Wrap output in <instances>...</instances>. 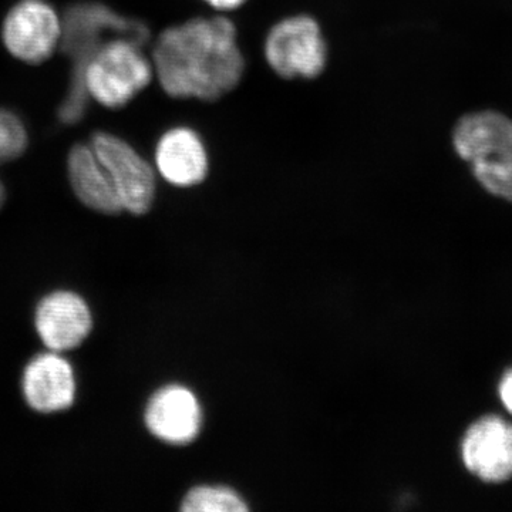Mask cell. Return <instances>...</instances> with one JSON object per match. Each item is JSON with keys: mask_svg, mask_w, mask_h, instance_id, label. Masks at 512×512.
<instances>
[{"mask_svg": "<svg viewBox=\"0 0 512 512\" xmlns=\"http://www.w3.org/2000/svg\"><path fill=\"white\" fill-rule=\"evenodd\" d=\"M184 512H245L248 505L234 490L217 485H202L185 495Z\"/></svg>", "mask_w": 512, "mask_h": 512, "instance_id": "14", "label": "cell"}, {"mask_svg": "<svg viewBox=\"0 0 512 512\" xmlns=\"http://www.w3.org/2000/svg\"><path fill=\"white\" fill-rule=\"evenodd\" d=\"M202 2L207 3L210 8L217 10V12L227 13L241 9L242 6L247 5L248 0H202Z\"/></svg>", "mask_w": 512, "mask_h": 512, "instance_id": "17", "label": "cell"}, {"mask_svg": "<svg viewBox=\"0 0 512 512\" xmlns=\"http://www.w3.org/2000/svg\"><path fill=\"white\" fill-rule=\"evenodd\" d=\"M154 163L158 174L178 188L204 183L210 173V154L204 138L187 126L165 131L158 140Z\"/></svg>", "mask_w": 512, "mask_h": 512, "instance_id": "10", "label": "cell"}, {"mask_svg": "<svg viewBox=\"0 0 512 512\" xmlns=\"http://www.w3.org/2000/svg\"><path fill=\"white\" fill-rule=\"evenodd\" d=\"M461 458L483 483L512 480V423L495 414L474 421L461 441Z\"/></svg>", "mask_w": 512, "mask_h": 512, "instance_id": "8", "label": "cell"}, {"mask_svg": "<svg viewBox=\"0 0 512 512\" xmlns=\"http://www.w3.org/2000/svg\"><path fill=\"white\" fill-rule=\"evenodd\" d=\"M62 18L45 0H20L2 25V40L20 62H46L59 49Z\"/></svg>", "mask_w": 512, "mask_h": 512, "instance_id": "7", "label": "cell"}, {"mask_svg": "<svg viewBox=\"0 0 512 512\" xmlns=\"http://www.w3.org/2000/svg\"><path fill=\"white\" fill-rule=\"evenodd\" d=\"M113 37H126L146 46L151 30L141 20L120 15L99 2L74 3L63 13L59 49L70 62V77L57 117L66 126H74L86 116L90 99L84 89V70L97 50Z\"/></svg>", "mask_w": 512, "mask_h": 512, "instance_id": "2", "label": "cell"}, {"mask_svg": "<svg viewBox=\"0 0 512 512\" xmlns=\"http://www.w3.org/2000/svg\"><path fill=\"white\" fill-rule=\"evenodd\" d=\"M453 147L485 190L512 202L511 119L495 111L467 114L454 127Z\"/></svg>", "mask_w": 512, "mask_h": 512, "instance_id": "3", "label": "cell"}, {"mask_svg": "<svg viewBox=\"0 0 512 512\" xmlns=\"http://www.w3.org/2000/svg\"><path fill=\"white\" fill-rule=\"evenodd\" d=\"M23 394L36 412L56 413L69 409L76 397L72 366L57 352L36 356L23 373Z\"/></svg>", "mask_w": 512, "mask_h": 512, "instance_id": "12", "label": "cell"}, {"mask_svg": "<svg viewBox=\"0 0 512 512\" xmlns=\"http://www.w3.org/2000/svg\"><path fill=\"white\" fill-rule=\"evenodd\" d=\"M150 59L163 92L178 100L215 103L234 92L247 72L237 25L225 15L164 29Z\"/></svg>", "mask_w": 512, "mask_h": 512, "instance_id": "1", "label": "cell"}, {"mask_svg": "<svg viewBox=\"0 0 512 512\" xmlns=\"http://www.w3.org/2000/svg\"><path fill=\"white\" fill-rule=\"evenodd\" d=\"M67 175L74 194L90 210L107 215L123 211L109 174L90 144L70 148Z\"/></svg>", "mask_w": 512, "mask_h": 512, "instance_id": "13", "label": "cell"}, {"mask_svg": "<svg viewBox=\"0 0 512 512\" xmlns=\"http://www.w3.org/2000/svg\"><path fill=\"white\" fill-rule=\"evenodd\" d=\"M264 57L281 79H319L328 69L329 47L318 19L308 13L279 19L266 32Z\"/></svg>", "mask_w": 512, "mask_h": 512, "instance_id": "5", "label": "cell"}, {"mask_svg": "<svg viewBox=\"0 0 512 512\" xmlns=\"http://www.w3.org/2000/svg\"><path fill=\"white\" fill-rule=\"evenodd\" d=\"M498 396H500L505 410L512 417V369L501 377L500 384H498Z\"/></svg>", "mask_w": 512, "mask_h": 512, "instance_id": "16", "label": "cell"}, {"mask_svg": "<svg viewBox=\"0 0 512 512\" xmlns=\"http://www.w3.org/2000/svg\"><path fill=\"white\" fill-rule=\"evenodd\" d=\"M6 202V188L5 185H3L2 180H0V210H2L3 205H5Z\"/></svg>", "mask_w": 512, "mask_h": 512, "instance_id": "18", "label": "cell"}, {"mask_svg": "<svg viewBox=\"0 0 512 512\" xmlns=\"http://www.w3.org/2000/svg\"><path fill=\"white\" fill-rule=\"evenodd\" d=\"M94 153L109 174L123 211L147 214L156 200L157 178L153 165L123 138L97 131L90 140Z\"/></svg>", "mask_w": 512, "mask_h": 512, "instance_id": "6", "label": "cell"}, {"mask_svg": "<svg viewBox=\"0 0 512 512\" xmlns=\"http://www.w3.org/2000/svg\"><path fill=\"white\" fill-rule=\"evenodd\" d=\"M200 403L191 390L167 386L158 390L146 410L148 430L168 444H188L200 433Z\"/></svg>", "mask_w": 512, "mask_h": 512, "instance_id": "11", "label": "cell"}, {"mask_svg": "<svg viewBox=\"0 0 512 512\" xmlns=\"http://www.w3.org/2000/svg\"><path fill=\"white\" fill-rule=\"evenodd\" d=\"M28 146V130L18 114L0 109V165L18 160Z\"/></svg>", "mask_w": 512, "mask_h": 512, "instance_id": "15", "label": "cell"}, {"mask_svg": "<svg viewBox=\"0 0 512 512\" xmlns=\"http://www.w3.org/2000/svg\"><path fill=\"white\" fill-rule=\"evenodd\" d=\"M143 49L126 37L107 40L84 70L89 99L111 110L136 99L154 79L153 63Z\"/></svg>", "mask_w": 512, "mask_h": 512, "instance_id": "4", "label": "cell"}, {"mask_svg": "<svg viewBox=\"0 0 512 512\" xmlns=\"http://www.w3.org/2000/svg\"><path fill=\"white\" fill-rule=\"evenodd\" d=\"M36 330L50 352H66L82 345L93 328L89 306L72 292H55L37 306Z\"/></svg>", "mask_w": 512, "mask_h": 512, "instance_id": "9", "label": "cell"}]
</instances>
